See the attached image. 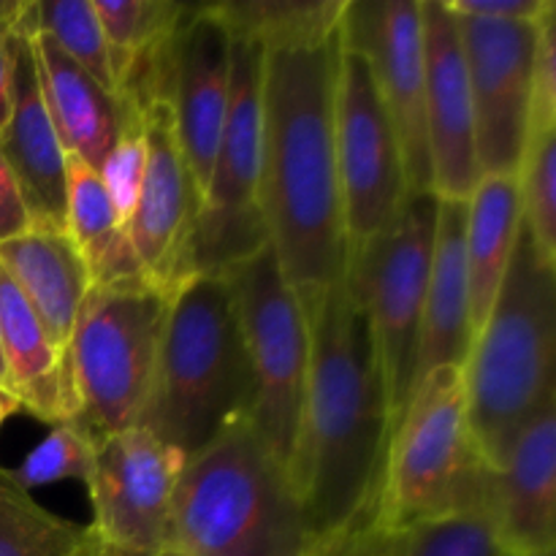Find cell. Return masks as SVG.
<instances>
[{
  "mask_svg": "<svg viewBox=\"0 0 556 556\" xmlns=\"http://www.w3.org/2000/svg\"><path fill=\"white\" fill-rule=\"evenodd\" d=\"M299 299L309 326V375L288 476L329 546L375 521L394 421L369 318L345 277Z\"/></svg>",
  "mask_w": 556,
  "mask_h": 556,
  "instance_id": "cell-1",
  "label": "cell"
},
{
  "mask_svg": "<svg viewBox=\"0 0 556 556\" xmlns=\"http://www.w3.org/2000/svg\"><path fill=\"white\" fill-rule=\"evenodd\" d=\"M340 30L264 49L261 210L269 248L299 296L345 277L348 237L337 166Z\"/></svg>",
  "mask_w": 556,
  "mask_h": 556,
  "instance_id": "cell-2",
  "label": "cell"
},
{
  "mask_svg": "<svg viewBox=\"0 0 556 556\" xmlns=\"http://www.w3.org/2000/svg\"><path fill=\"white\" fill-rule=\"evenodd\" d=\"M255 375L226 275H193L168 302L155 375L136 427L185 459L250 421Z\"/></svg>",
  "mask_w": 556,
  "mask_h": 556,
  "instance_id": "cell-3",
  "label": "cell"
},
{
  "mask_svg": "<svg viewBox=\"0 0 556 556\" xmlns=\"http://www.w3.org/2000/svg\"><path fill=\"white\" fill-rule=\"evenodd\" d=\"M324 548L291 476L250 421L185 462L174 492L168 554L320 556Z\"/></svg>",
  "mask_w": 556,
  "mask_h": 556,
  "instance_id": "cell-4",
  "label": "cell"
},
{
  "mask_svg": "<svg viewBox=\"0 0 556 556\" xmlns=\"http://www.w3.org/2000/svg\"><path fill=\"white\" fill-rule=\"evenodd\" d=\"M556 258L521 223L508 271L486 324L476 334L465 375L467 418L492 470L554 389Z\"/></svg>",
  "mask_w": 556,
  "mask_h": 556,
  "instance_id": "cell-5",
  "label": "cell"
},
{
  "mask_svg": "<svg viewBox=\"0 0 556 556\" xmlns=\"http://www.w3.org/2000/svg\"><path fill=\"white\" fill-rule=\"evenodd\" d=\"M492 467L467 418L465 375L440 367L418 380L391 432L375 525L407 532L427 521L489 508Z\"/></svg>",
  "mask_w": 556,
  "mask_h": 556,
  "instance_id": "cell-6",
  "label": "cell"
},
{
  "mask_svg": "<svg viewBox=\"0 0 556 556\" xmlns=\"http://www.w3.org/2000/svg\"><path fill=\"white\" fill-rule=\"evenodd\" d=\"M168 302L150 282L87 291L71 337L76 416L101 434L139 424L155 375Z\"/></svg>",
  "mask_w": 556,
  "mask_h": 556,
  "instance_id": "cell-7",
  "label": "cell"
},
{
  "mask_svg": "<svg viewBox=\"0 0 556 556\" xmlns=\"http://www.w3.org/2000/svg\"><path fill=\"white\" fill-rule=\"evenodd\" d=\"M438 206L432 190H410L394 220L356 250L345 269L348 288L369 318L394 427L416 386Z\"/></svg>",
  "mask_w": 556,
  "mask_h": 556,
  "instance_id": "cell-8",
  "label": "cell"
},
{
  "mask_svg": "<svg viewBox=\"0 0 556 556\" xmlns=\"http://www.w3.org/2000/svg\"><path fill=\"white\" fill-rule=\"evenodd\" d=\"M264 47L233 36L231 98L193 239L195 275H226L269 248L261 210Z\"/></svg>",
  "mask_w": 556,
  "mask_h": 556,
  "instance_id": "cell-9",
  "label": "cell"
},
{
  "mask_svg": "<svg viewBox=\"0 0 556 556\" xmlns=\"http://www.w3.org/2000/svg\"><path fill=\"white\" fill-rule=\"evenodd\" d=\"M255 375L250 424L261 443L288 470L302 421L309 375V326L299 293L282 277L275 250L226 271Z\"/></svg>",
  "mask_w": 556,
  "mask_h": 556,
  "instance_id": "cell-10",
  "label": "cell"
},
{
  "mask_svg": "<svg viewBox=\"0 0 556 556\" xmlns=\"http://www.w3.org/2000/svg\"><path fill=\"white\" fill-rule=\"evenodd\" d=\"M348 258L378 237L407 195L405 163L367 58L342 43L334 98Z\"/></svg>",
  "mask_w": 556,
  "mask_h": 556,
  "instance_id": "cell-11",
  "label": "cell"
},
{
  "mask_svg": "<svg viewBox=\"0 0 556 556\" xmlns=\"http://www.w3.org/2000/svg\"><path fill=\"white\" fill-rule=\"evenodd\" d=\"M185 456L141 427L101 434L96 467L85 483L92 535L103 546L136 554H168L172 505Z\"/></svg>",
  "mask_w": 556,
  "mask_h": 556,
  "instance_id": "cell-12",
  "label": "cell"
},
{
  "mask_svg": "<svg viewBox=\"0 0 556 556\" xmlns=\"http://www.w3.org/2000/svg\"><path fill=\"white\" fill-rule=\"evenodd\" d=\"M456 22L476 112L481 177L516 174L530 136L532 68L541 22H494L478 16H456Z\"/></svg>",
  "mask_w": 556,
  "mask_h": 556,
  "instance_id": "cell-13",
  "label": "cell"
},
{
  "mask_svg": "<svg viewBox=\"0 0 556 556\" xmlns=\"http://www.w3.org/2000/svg\"><path fill=\"white\" fill-rule=\"evenodd\" d=\"M348 49L364 54L394 123L407 193L432 190L424 109L421 0H348L340 22Z\"/></svg>",
  "mask_w": 556,
  "mask_h": 556,
  "instance_id": "cell-14",
  "label": "cell"
},
{
  "mask_svg": "<svg viewBox=\"0 0 556 556\" xmlns=\"http://www.w3.org/2000/svg\"><path fill=\"white\" fill-rule=\"evenodd\" d=\"M147 128V166L128 237L147 282L174 296L193 269V239L201 215V193L193 182L168 101L141 106Z\"/></svg>",
  "mask_w": 556,
  "mask_h": 556,
  "instance_id": "cell-15",
  "label": "cell"
},
{
  "mask_svg": "<svg viewBox=\"0 0 556 556\" xmlns=\"http://www.w3.org/2000/svg\"><path fill=\"white\" fill-rule=\"evenodd\" d=\"M424 109L432 193L440 201H467L481 182L476 152V112L459 22L445 0H421Z\"/></svg>",
  "mask_w": 556,
  "mask_h": 556,
  "instance_id": "cell-16",
  "label": "cell"
},
{
  "mask_svg": "<svg viewBox=\"0 0 556 556\" xmlns=\"http://www.w3.org/2000/svg\"><path fill=\"white\" fill-rule=\"evenodd\" d=\"M233 36L212 3H193L174 43L168 106L174 134L204 201L231 98Z\"/></svg>",
  "mask_w": 556,
  "mask_h": 556,
  "instance_id": "cell-17",
  "label": "cell"
},
{
  "mask_svg": "<svg viewBox=\"0 0 556 556\" xmlns=\"http://www.w3.org/2000/svg\"><path fill=\"white\" fill-rule=\"evenodd\" d=\"M30 27V3H25L9 36V119L0 128V152L30 226L65 231V150L43 103Z\"/></svg>",
  "mask_w": 556,
  "mask_h": 556,
  "instance_id": "cell-18",
  "label": "cell"
},
{
  "mask_svg": "<svg viewBox=\"0 0 556 556\" xmlns=\"http://www.w3.org/2000/svg\"><path fill=\"white\" fill-rule=\"evenodd\" d=\"M556 394L521 427L508 456L489 478V519L514 556L554 554Z\"/></svg>",
  "mask_w": 556,
  "mask_h": 556,
  "instance_id": "cell-19",
  "label": "cell"
},
{
  "mask_svg": "<svg viewBox=\"0 0 556 556\" xmlns=\"http://www.w3.org/2000/svg\"><path fill=\"white\" fill-rule=\"evenodd\" d=\"M30 41L43 103L60 136V144L68 155H76L92 172H98L130 114L139 106L123 101L117 92H109L90 74H85L47 33L38 30L36 20L30 27Z\"/></svg>",
  "mask_w": 556,
  "mask_h": 556,
  "instance_id": "cell-20",
  "label": "cell"
},
{
  "mask_svg": "<svg viewBox=\"0 0 556 556\" xmlns=\"http://www.w3.org/2000/svg\"><path fill=\"white\" fill-rule=\"evenodd\" d=\"M0 356L5 391L43 424L76 416L71 362L0 266Z\"/></svg>",
  "mask_w": 556,
  "mask_h": 556,
  "instance_id": "cell-21",
  "label": "cell"
},
{
  "mask_svg": "<svg viewBox=\"0 0 556 556\" xmlns=\"http://www.w3.org/2000/svg\"><path fill=\"white\" fill-rule=\"evenodd\" d=\"M467 201H440L432 269L424 302L416 383L440 367H465L472 348L470 282L465 258ZM416 389V386H413Z\"/></svg>",
  "mask_w": 556,
  "mask_h": 556,
  "instance_id": "cell-22",
  "label": "cell"
},
{
  "mask_svg": "<svg viewBox=\"0 0 556 556\" xmlns=\"http://www.w3.org/2000/svg\"><path fill=\"white\" fill-rule=\"evenodd\" d=\"M0 266L20 288L54 345L68 356L76 315L92 288L90 271L68 233L60 228H25L0 242Z\"/></svg>",
  "mask_w": 556,
  "mask_h": 556,
  "instance_id": "cell-23",
  "label": "cell"
},
{
  "mask_svg": "<svg viewBox=\"0 0 556 556\" xmlns=\"http://www.w3.org/2000/svg\"><path fill=\"white\" fill-rule=\"evenodd\" d=\"M521 228V201L516 174H486L467 199L465 258L470 282L472 340L486 324L500 286L508 271Z\"/></svg>",
  "mask_w": 556,
  "mask_h": 556,
  "instance_id": "cell-24",
  "label": "cell"
},
{
  "mask_svg": "<svg viewBox=\"0 0 556 556\" xmlns=\"http://www.w3.org/2000/svg\"><path fill=\"white\" fill-rule=\"evenodd\" d=\"M65 233L79 250L96 288L147 282L128 228L114 212L98 172L65 152Z\"/></svg>",
  "mask_w": 556,
  "mask_h": 556,
  "instance_id": "cell-25",
  "label": "cell"
},
{
  "mask_svg": "<svg viewBox=\"0 0 556 556\" xmlns=\"http://www.w3.org/2000/svg\"><path fill=\"white\" fill-rule=\"evenodd\" d=\"M98 538L52 514L0 467V556H96Z\"/></svg>",
  "mask_w": 556,
  "mask_h": 556,
  "instance_id": "cell-26",
  "label": "cell"
},
{
  "mask_svg": "<svg viewBox=\"0 0 556 556\" xmlns=\"http://www.w3.org/2000/svg\"><path fill=\"white\" fill-rule=\"evenodd\" d=\"M348 0H226L212 3L231 36L253 38L261 47L309 41L340 30Z\"/></svg>",
  "mask_w": 556,
  "mask_h": 556,
  "instance_id": "cell-27",
  "label": "cell"
},
{
  "mask_svg": "<svg viewBox=\"0 0 556 556\" xmlns=\"http://www.w3.org/2000/svg\"><path fill=\"white\" fill-rule=\"evenodd\" d=\"M33 20L85 74L114 92L109 43L92 0H36Z\"/></svg>",
  "mask_w": 556,
  "mask_h": 556,
  "instance_id": "cell-28",
  "label": "cell"
},
{
  "mask_svg": "<svg viewBox=\"0 0 556 556\" xmlns=\"http://www.w3.org/2000/svg\"><path fill=\"white\" fill-rule=\"evenodd\" d=\"M96 445L98 434L79 418H68V421L52 424L47 438L25 456V462L16 470L5 472L27 494L33 489L68 481V478L87 483L96 467Z\"/></svg>",
  "mask_w": 556,
  "mask_h": 556,
  "instance_id": "cell-29",
  "label": "cell"
},
{
  "mask_svg": "<svg viewBox=\"0 0 556 556\" xmlns=\"http://www.w3.org/2000/svg\"><path fill=\"white\" fill-rule=\"evenodd\" d=\"M516 182H519L521 223L532 233L538 248L548 258H556V125L530 130Z\"/></svg>",
  "mask_w": 556,
  "mask_h": 556,
  "instance_id": "cell-30",
  "label": "cell"
},
{
  "mask_svg": "<svg viewBox=\"0 0 556 556\" xmlns=\"http://www.w3.org/2000/svg\"><path fill=\"white\" fill-rule=\"evenodd\" d=\"M400 556H514L500 543L486 510L427 521L400 532ZM554 556V554H548Z\"/></svg>",
  "mask_w": 556,
  "mask_h": 556,
  "instance_id": "cell-31",
  "label": "cell"
},
{
  "mask_svg": "<svg viewBox=\"0 0 556 556\" xmlns=\"http://www.w3.org/2000/svg\"><path fill=\"white\" fill-rule=\"evenodd\" d=\"M147 166V128H144V112L136 109L130 119L125 123L123 134L114 141L112 152L106 161L98 168L103 188H106L109 201H112L114 212L119 220L128 228L130 215L136 210V199L141 190V177H144Z\"/></svg>",
  "mask_w": 556,
  "mask_h": 556,
  "instance_id": "cell-32",
  "label": "cell"
},
{
  "mask_svg": "<svg viewBox=\"0 0 556 556\" xmlns=\"http://www.w3.org/2000/svg\"><path fill=\"white\" fill-rule=\"evenodd\" d=\"M556 11L541 22V36L532 68V112L530 130L556 125Z\"/></svg>",
  "mask_w": 556,
  "mask_h": 556,
  "instance_id": "cell-33",
  "label": "cell"
},
{
  "mask_svg": "<svg viewBox=\"0 0 556 556\" xmlns=\"http://www.w3.org/2000/svg\"><path fill=\"white\" fill-rule=\"evenodd\" d=\"M451 14L494 22H543L554 14L552 0H445Z\"/></svg>",
  "mask_w": 556,
  "mask_h": 556,
  "instance_id": "cell-34",
  "label": "cell"
},
{
  "mask_svg": "<svg viewBox=\"0 0 556 556\" xmlns=\"http://www.w3.org/2000/svg\"><path fill=\"white\" fill-rule=\"evenodd\" d=\"M320 556H400V535L369 521L326 546Z\"/></svg>",
  "mask_w": 556,
  "mask_h": 556,
  "instance_id": "cell-35",
  "label": "cell"
},
{
  "mask_svg": "<svg viewBox=\"0 0 556 556\" xmlns=\"http://www.w3.org/2000/svg\"><path fill=\"white\" fill-rule=\"evenodd\" d=\"M25 228H30V215L25 210L20 188L14 182L9 163H5L3 152H0V242L16 237Z\"/></svg>",
  "mask_w": 556,
  "mask_h": 556,
  "instance_id": "cell-36",
  "label": "cell"
},
{
  "mask_svg": "<svg viewBox=\"0 0 556 556\" xmlns=\"http://www.w3.org/2000/svg\"><path fill=\"white\" fill-rule=\"evenodd\" d=\"M25 3H3L0 0V128L9 119V36Z\"/></svg>",
  "mask_w": 556,
  "mask_h": 556,
  "instance_id": "cell-37",
  "label": "cell"
},
{
  "mask_svg": "<svg viewBox=\"0 0 556 556\" xmlns=\"http://www.w3.org/2000/svg\"><path fill=\"white\" fill-rule=\"evenodd\" d=\"M16 410H20V405H16L14 396H11L5 389H0V427H3L5 418H9L11 413H16Z\"/></svg>",
  "mask_w": 556,
  "mask_h": 556,
  "instance_id": "cell-38",
  "label": "cell"
},
{
  "mask_svg": "<svg viewBox=\"0 0 556 556\" xmlns=\"http://www.w3.org/2000/svg\"><path fill=\"white\" fill-rule=\"evenodd\" d=\"M96 556H174V554H136V552H119V548L103 546V543L98 541V552H96Z\"/></svg>",
  "mask_w": 556,
  "mask_h": 556,
  "instance_id": "cell-39",
  "label": "cell"
},
{
  "mask_svg": "<svg viewBox=\"0 0 556 556\" xmlns=\"http://www.w3.org/2000/svg\"><path fill=\"white\" fill-rule=\"evenodd\" d=\"M0 389H5V369H3V356H0Z\"/></svg>",
  "mask_w": 556,
  "mask_h": 556,
  "instance_id": "cell-40",
  "label": "cell"
}]
</instances>
